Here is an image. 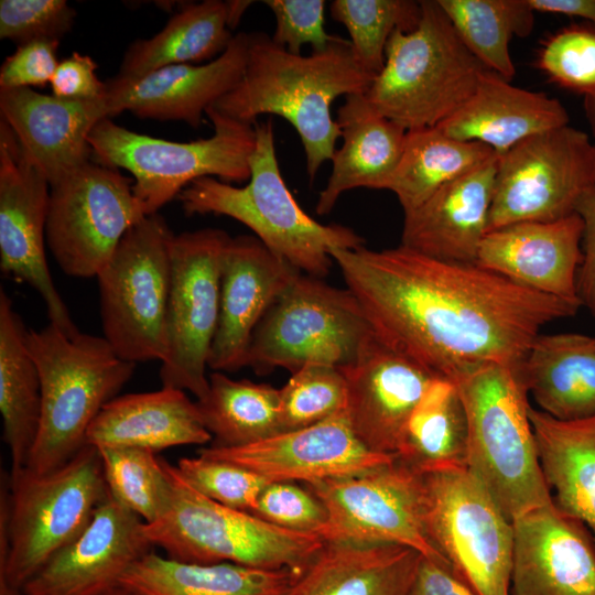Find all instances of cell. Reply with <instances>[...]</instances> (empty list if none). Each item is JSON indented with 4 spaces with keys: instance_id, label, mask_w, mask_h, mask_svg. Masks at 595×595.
<instances>
[{
    "instance_id": "17",
    "label": "cell",
    "mask_w": 595,
    "mask_h": 595,
    "mask_svg": "<svg viewBox=\"0 0 595 595\" xmlns=\"http://www.w3.org/2000/svg\"><path fill=\"white\" fill-rule=\"evenodd\" d=\"M50 184L0 119V268L43 299L50 323L79 333L51 275L45 257Z\"/></svg>"
},
{
    "instance_id": "53",
    "label": "cell",
    "mask_w": 595,
    "mask_h": 595,
    "mask_svg": "<svg viewBox=\"0 0 595 595\" xmlns=\"http://www.w3.org/2000/svg\"><path fill=\"white\" fill-rule=\"evenodd\" d=\"M227 3L228 28L234 30L239 24L246 10L253 3L246 0H230Z\"/></svg>"
},
{
    "instance_id": "47",
    "label": "cell",
    "mask_w": 595,
    "mask_h": 595,
    "mask_svg": "<svg viewBox=\"0 0 595 595\" xmlns=\"http://www.w3.org/2000/svg\"><path fill=\"white\" fill-rule=\"evenodd\" d=\"M263 3L275 19L272 41L290 53L301 54L304 44H310L313 52H321L340 39L325 30L324 0H264Z\"/></svg>"
},
{
    "instance_id": "42",
    "label": "cell",
    "mask_w": 595,
    "mask_h": 595,
    "mask_svg": "<svg viewBox=\"0 0 595 595\" xmlns=\"http://www.w3.org/2000/svg\"><path fill=\"white\" fill-rule=\"evenodd\" d=\"M280 392V432L320 423L347 408V382L340 368L309 364L292 372Z\"/></svg>"
},
{
    "instance_id": "43",
    "label": "cell",
    "mask_w": 595,
    "mask_h": 595,
    "mask_svg": "<svg viewBox=\"0 0 595 595\" xmlns=\"http://www.w3.org/2000/svg\"><path fill=\"white\" fill-rule=\"evenodd\" d=\"M536 65L550 80L586 96L595 91V26L572 24L541 43Z\"/></svg>"
},
{
    "instance_id": "30",
    "label": "cell",
    "mask_w": 595,
    "mask_h": 595,
    "mask_svg": "<svg viewBox=\"0 0 595 595\" xmlns=\"http://www.w3.org/2000/svg\"><path fill=\"white\" fill-rule=\"evenodd\" d=\"M421 556L399 544L325 542L285 595H408Z\"/></svg>"
},
{
    "instance_id": "14",
    "label": "cell",
    "mask_w": 595,
    "mask_h": 595,
    "mask_svg": "<svg viewBox=\"0 0 595 595\" xmlns=\"http://www.w3.org/2000/svg\"><path fill=\"white\" fill-rule=\"evenodd\" d=\"M305 486L326 510L325 542L399 544L450 565L428 534L422 474L400 459Z\"/></svg>"
},
{
    "instance_id": "15",
    "label": "cell",
    "mask_w": 595,
    "mask_h": 595,
    "mask_svg": "<svg viewBox=\"0 0 595 595\" xmlns=\"http://www.w3.org/2000/svg\"><path fill=\"white\" fill-rule=\"evenodd\" d=\"M230 237L217 228L174 235L166 313L167 354L161 363L162 387L192 392L209 389L206 375L220 295V262Z\"/></svg>"
},
{
    "instance_id": "49",
    "label": "cell",
    "mask_w": 595,
    "mask_h": 595,
    "mask_svg": "<svg viewBox=\"0 0 595 595\" xmlns=\"http://www.w3.org/2000/svg\"><path fill=\"white\" fill-rule=\"evenodd\" d=\"M89 55L73 52L60 61L50 82L52 95L65 100H93L105 96L106 86Z\"/></svg>"
},
{
    "instance_id": "50",
    "label": "cell",
    "mask_w": 595,
    "mask_h": 595,
    "mask_svg": "<svg viewBox=\"0 0 595 595\" xmlns=\"http://www.w3.org/2000/svg\"><path fill=\"white\" fill-rule=\"evenodd\" d=\"M575 213L583 220V258L576 277L581 305L595 316V185L578 198Z\"/></svg>"
},
{
    "instance_id": "37",
    "label": "cell",
    "mask_w": 595,
    "mask_h": 595,
    "mask_svg": "<svg viewBox=\"0 0 595 595\" xmlns=\"http://www.w3.org/2000/svg\"><path fill=\"white\" fill-rule=\"evenodd\" d=\"M498 154L489 147L452 138L437 127L407 131L400 163L388 191L403 213L410 212L448 182L486 164Z\"/></svg>"
},
{
    "instance_id": "19",
    "label": "cell",
    "mask_w": 595,
    "mask_h": 595,
    "mask_svg": "<svg viewBox=\"0 0 595 595\" xmlns=\"http://www.w3.org/2000/svg\"><path fill=\"white\" fill-rule=\"evenodd\" d=\"M145 522L108 491L85 529L23 586V595H105L152 543Z\"/></svg>"
},
{
    "instance_id": "28",
    "label": "cell",
    "mask_w": 595,
    "mask_h": 595,
    "mask_svg": "<svg viewBox=\"0 0 595 595\" xmlns=\"http://www.w3.org/2000/svg\"><path fill=\"white\" fill-rule=\"evenodd\" d=\"M336 121L343 144L335 151L326 186L318 194V215L331 213L347 191L388 190L405 143L407 130L377 112L365 94L346 96Z\"/></svg>"
},
{
    "instance_id": "52",
    "label": "cell",
    "mask_w": 595,
    "mask_h": 595,
    "mask_svg": "<svg viewBox=\"0 0 595 595\" xmlns=\"http://www.w3.org/2000/svg\"><path fill=\"white\" fill-rule=\"evenodd\" d=\"M534 12L582 18L595 26V0H528Z\"/></svg>"
},
{
    "instance_id": "55",
    "label": "cell",
    "mask_w": 595,
    "mask_h": 595,
    "mask_svg": "<svg viewBox=\"0 0 595 595\" xmlns=\"http://www.w3.org/2000/svg\"><path fill=\"white\" fill-rule=\"evenodd\" d=\"M105 595H144V594L120 584L119 586L115 587L113 589L106 593Z\"/></svg>"
},
{
    "instance_id": "26",
    "label": "cell",
    "mask_w": 595,
    "mask_h": 595,
    "mask_svg": "<svg viewBox=\"0 0 595 595\" xmlns=\"http://www.w3.org/2000/svg\"><path fill=\"white\" fill-rule=\"evenodd\" d=\"M498 155L403 213L401 246L448 262L476 263L488 232Z\"/></svg>"
},
{
    "instance_id": "38",
    "label": "cell",
    "mask_w": 595,
    "mask_h": 595,
    "mask_svg": "<svg viewBox=\"0 0 595 595\" xmlns=\"http://www.w3.org/2000/svg\"><path fill=\"white\" fill-rule=\"evenodd\" d=\"M206 396L196 401L213 446L237 447L280 433V392L269 383L209 375Z\"/></svg>"
},
{
    "instance_id": "27",
    "label": "cell",
    "mask_w": 595,
    "mask_h": 595,
    "mask_svg": "<svg viewBox=\"0 0 595 595\" xmlns=\"http://www.w3.org/2000/svg\"><path fill=\"white\" fill-rule=\"evenodd\" d=\"M566 125L569 115L559 99L513 86L485 69L469 99L437 128L501 155L529 137Z\"/></svg>"
},
{
    "instance_id": "10",
    "label": "cell",
    "mask_w": 595,
    "mask_h": 595,
    "mask_svg": "<svg viewBox=\"0 0 595 595\" xmlns=\"http://www.w3.org/2000/svg\"><path fill=\"white\" fill-rule=\"evenodd\" d=\"M377 335L355 295L299 272L257 325L247 366L257 372L309 364L346 368Z\"/></svg>"
},
{
    "instance_id": "23",
    "label": "cell",
    "mask_w": 595,
    "mask_h": 595,
    "mask_svg": "<svg viewBox=\"0 0 595 595\" xmlns=\"http://www.w3.org/2000/svg\"><path fill=\"white\" fill-rule=\"evenodd\" d=\"M340 369L355 434L370 451L397 456L407 422L436 376L378 336L357 363Z\"/></svg>"
},
{
    "instance_id": "40",
    "label": "cell",
    "mask_w": 595,
    "mask_h": 595,
    "mask_svg": "<svg viewBox=\"0 0 595 595\" xmlns=\"http://www.w3.org/2000/svg\"><path fill=\"white\" fill-rule=\"evenodd\" d=\"M329 11L347 29L359 65L377 76L383 68L390 36L397 30L410 32L416 28L421 4L412 0H334Z\"/></svg>"
},
{
    "instance_id": "3",
    "label": "cell",
    "mask_w": 595,
    "mask_h": 595,
    "mask_svg": "<svg viewBox=\"0 0 595 595\" xmlns=\"http://www.w3.org/2000/svg\"><path fill=\"white\" fill-rule=\"evenodd\" d=\"M255 130L248 183L238 187L215 177L197 178L177 196L183 212L234 218L292 267L323 279L334 262L333 248L357 249L365 240L349 227L324 225L306 214L282 176L272 120L256 122Z\"/></svg>"
},
{
    "instance_id": "41",
    "label": "cell",
    "mask_w": 595,
    "mask_h": 595,
    "mask_svg": "<svg viewBox=\"0 0 595 595\" xmlns=\"http://www.w3.org/2000/svg\"><path fill=\"white\" fill-rule=\"evenodd\" d=\"M109 494L145 523L158 519L167 506L171 485L164 459L139 447H99Z\"/></svg>"
},
{
    "instance_id": "6",
    "label": "cell",
    "mask_w": 595,
    "mask_h": 595,
    "mask_svg": "<svg viewBox=\"0 0 595 595\" xmlns=\"http://www.w3.org/2000/svg\"><path fill=\"white\" fill-rule=\"evenodd\" d=\"M410 32L390 36L385 65L365 96L407 131L437 127L473 95L487 69L462 42L437 0H422Z\"/></svg>"
},
{
    "instance_id": "7",
    "label": "cell",
    "mask_w": 595,
    "mask_h": 595,
    "mask_svg": "<svg viewBox=\"0 0 595 595\" xmlns=\"http://www.w3.org/2000/svg\"><path fill=\"white\" fill-rule=\"evenodd\" d=\"M171 485L167 506L144 530L169 559L196 564L234 563L299 573L325 541L315 533L292 531L251 512L220 505L192 488L164 461Z\"/></svg>"
},
{
    "instance_id": "45",
    "label": "cell",
    "mask_w": 595,
    "mask_h": 595,
    "mask_svg": "<svg viewBox=\"0 0 595 595\" xmlns=\"http://www.w3.org/2000/svg\"><path fill=\"white\" fill-rule=\"evenodd\" d=\"M65 0H1L0 37L18 46L33 41H61L76 19Z\"/></svg>"
},
{
    "instance_id": "11",
    "label": "cell",
    "mask_w": 595,
    "mask_h": 595,
    "mask_svg": "<svg viewBox=\"0 0 595 595\" xmlns=\"http://www.w3.org/2000/svg\"><path fill=\"white\" fill-rule=\"evenodd\" d=\"M174 234L158 213L122 237L96 275L104 337L130 363L164 360L170 292V246Z\"/></svg>"
},
{
    "instance_id": "39",
    "label": "cell",
    "mask_w": 595,
    "mask_h": 595,
    "mask_svg": "<svg viewBox=\"0 0 595 595\" xmlns=\"http://www.w3.org/2000/svg\"><path fill=\"white\" fill-rule=\"evenodd\" d=\"M462 42L489 71L511 82L509 44L529 35L534 10L528 0H437Z\"/></svg>"
},
{
    "instance_id": "32",
    "label": "cell",
    "mask_w": 595,
    "mask_h": 595,
    "mask_svg": "<svg viewBox=\"0 0 595 595\" xmlns=\"http://www.w3.org/2000/svg\"><path fill=\"white\" fill-rule=\"evenodd\" d=\"M529 416L553 501L595 538V415L563 421L530 405Z\"/></svg>"
},
{
    "instance_id": "48",
    "label": "cell",
    "mask_w": 595,
    "mask_h": 595,
    "mask_svg": "<svg viewBox=\"0 0 595 595\" xmlns=\"http://www.w3.org/2000/svg\"><path fill=\"white\" fill-rule=\"evenodd\" d=\"M60 41H33L9 55L0 67V89L31 88L50 83L56 67Z\"/></svg>"
},
{
    "instance_id": "35",
    "label": "cell",
    "mask_w": 595,
    "mask_h": 595,
    "mask_svg": "<svg viewBox=\"0 0 595 595\" xmlns=\"http://www.w3.org/2000/svg\"><path fill=\"white\" fill-rule=\"evenodd\" d=\"M227 22L226 1L187 2L160 32L127 47L115 77L134 79L169 65L210 62L235 35Z\"/></svg>"
},
{
    "instance_id": "34",
    "label": "cell",
    "mask_w": 595,
    "mask_h": 595,
    "mask_svg": "<svg viewBox=\"0 0 595 595\" xmlns=\"http://www.w3.org/2000/svg\"><path fill=\"white\" fill-rule=\"evenodd\" d=\"M293 577L290 570L184 563L151 551L125 573L120 584L144 595H285Z\"/></svg>"
},
{
    "instance_id": "1",
    "label": "cell",
    "mask_w": 595,
    "mask_h": 595,
    "mask_svg": "<svg viewBox=\"0 0 595 595\" xmlns=\"http://www.w3.org/2000/svg\"><path fill=\"white\" fill-rule=\"evenodd\" d=\"M331 257L378 338L448 380L491 363L519 367L544 325L581 307L401 245L333 248Z\"/></svg>"
},
{
    "instance_id": "44",
    "label": "cell",
    "mask_w": 595,
    "mask_h": 595,
    "mask_svg": "<svg viewBox=\"0 0 595 595\" xmlns=\"http://www.w3.org/2000/svg\"><path fill=\"white\" fill-rule=\"evenodd\" d=\"M182 478L203 496L226 507L252 512L269 484L262 476L237 464L206 457H183L175 466Z\"/></svg>"
},
{
    "instance_id": "9",
    "label": "cell",
    "mask_w": 595,
    "mask_h": 595,
    "mask_svg": "<svg viewBox=\"0 0 595 595\" xmlns=\"http://www.w3.org/2000/svg\"><path fill=\"white\" fill-rule=\"evenodd\" d=\"M206 116L213 123V134L191 142L141 134L105 118L88 139L91 159L132 174L133 193L147 216L177 198L197 178L209 176L230 184L248 181L255 125L229 118L213 106Z\"/></svg>"
},
{
    "instance_id": "2",
    "label": "cell",
    "mask_w": 595,
    "mask_h": 595,
    "mask_svg": "<svg viewBox=\"0 0 595 595\" xmlns=\"http://www.w3.org/2000/svg\"><path fill=\"white\" fill-rule=\"evenodd\" d=\"M376 76L357 62L349 40L326 50L293 54L262 31L248 33L244 75L213 107L240 122L255 125L261 115H275L298 132L311 182L333 159L340 137L331 107L340 96L365 94Z\"/></svg>"
},
{
    "instance_id": "31",
    "label": "cell",
    "mask_w": 595,
    "mask_h": 595,
    "mask_svg": "<svg viewBox=\"0 0 595 595\" xmlns=\"http://www.w3.org/2000/svg\"><path fill=\"white\" fill-rule=\"evenodd\" d=\"M539 410L573 421L595 415V337L580 333L541 335L518 367Z\"/></svg>"
},
{
    "instance_id": "25",
    "label": "cell",
    "mask_w": 595,
    "mask_h": 595,
    "mask_svg": "<svg viewBox=\"0 0 595 595\" xmlns=\"http://www.w3.org/2000/svg\"><path fill=\"white\" fill-rule=\"evenodd\" d=\"M0 115L50 186L91 161L89 136L111 118L106 96L65 100L32 88L0 89Z\"/></svg>"
},
{
    "instance_id": "13",
    "label": "cell",
    "mask_w": 595,
    "mask_h": 595,
    "mask_svg": "<svg viewBox=\"0 0 595 595\" xmlns=\"http://www.w3.org/2000/svg\"><path fill=\"white\" fill-rule=\"evenodd\" d=\"M593 185L595 144L587 133L566 125L529 137L498 155L488 231L569 216Z\"/></svg>"
},
{
    "instance_id": "18",
    "label": "cell",
    "mask_w": 595,
    "mask_h": 595,
    "mask_svg": "<svg viewBox=\"0 0 595 595\" xmlns=\"http://www.w3.org/2000/svg\"><path fill=\"white\" fill-rule=\"evenodd\" d=\"M197 454L227 461L272 482L315 484L361 474L397 456L370 451L355 434L347 410L310 426L237 447L208 446Z\"/></svg>"
},
{
    "instance_id": "33",
    "label": "cell",
    "mask_w": 595,
    "mask_h": 595,
    "mask_svg": "<svg viewBox=\"0 0 595 595\" xmlns=\"http://www.w3.org/2000/svg\"><path fill=\"white\" fill-rule=\"evenodd\" d=\"M28 329L0 290V412L11 472L26 467L41 418V380L29 350Z\"/></svg>"
},
{
    "instance_id": "22",
    "label": "cell",
    "mask_w": 595,
    "mask_h": 595,
    "mask_svg": "<svg viewBox=\"0 0 595 595\" xmlns=\"http://www.w3.org/2000/svg\"><path fill=\"white\" fill-rule=\"evenodd\" d=\"M248 33L238 32L215 60L201 65L175 64L134 79L105 80L111 118L128 110L143 119L183 121L201 127L203 115L241 79Z\"/></svg>"
},
{
    "instance_id": "4",
    "label": "cell",
    "mask_w": 595,
    "mask_h": 595,
    "mask_svg": "<svg viewBox=\"0 0 595 595\" xmlns=\"http://www.w3.org/2000/svg\"><path fill=\"white\" fill-rule=\"evenodd\" d=\"M452 381L467 416V469L505 516L513 521L551 502L518 367L486 364Z\"/></svg>"
},
{
    "instance_id": "36",
    "label": "cell",
    "mask_w": 595,
    "mask_h": 595,
    "mask_svg": "<svg viewBox=\"0 0 595 595\" xmlns=\"http://www.w3.org/2000/svg\"><path fill=\"white\" fill-rule=\"evenodd\" d=\"M468 426L452 380L436 377L412 411L397 458L419 473L467 468Z\"/></svg>"
},
{
    "instance_id": "24",
    "label": "cell",
    "mask_w": 595,
    "mask_h": 595,
    "mask_svg": "<svg viewBox=\"0 0 595 595\" xmlns=\"http://www.w3.org/2000/svg\"><path fill=\"white\" fill-rule=\"evenodd\" d=\"M583 230L576 213L552 221L495 228L484 237L476 264L533 291L581 305L576 277L583 258Z\"/></svg>"
},
{
    "instance_id": "5",
    "label": "cell",
    "mask_w": 595,
    "mask_h": 595,
    "mask_svg": "<svg viewBox=\"0 0 595 595\" xmlns=\"http://www.w3.org/2000/svg\"><path fill=\"white\" fill-rule=\"evenodd\" d=\"M41 380V418L26 468L54 470L86 445L98 413L131 378L136 364L119 357L105 337L68 336L48 323L28 329Z\"/></svg>"
},
{
    "instance_id": "8",
    "label": "cell",
    "mask_w": 595,
    "mask_h": 595,
    "mask_svg": "<svg viewBox=\"0 0 595 595\" xmlns=\"http://www.w3.org/2000/svg\"><path fill=\"white\" fill-rule=\"evenodd\" d=\"M107 494L99 451L88 444L48 473L10 472L0 595H23L25 583L85 529Z\"/></svg>"
},
{
    "instance_id": "16",
    "label": "cell",
    "mask_w": 595,
    "mask_h": 595,
    "mask_svg": "<svg viewBox=\"0 0 595 595\" xmlns=\"http://www.w3.org/2000/svg\"><path fill=\"white\" fill-rule=\"evenodd\" d=\"M132 184L119 170L90 161L50 186L45 238L64 273L96 277L147 216Z\"/></svg>"
},
{
    "instance_id": "29",
    "label": "cell",
    "mask_w": 595,
    "mask_h": 595,
    "mask_svg": "<svg viewBox=\"0 0 595 595\" xmlns=\"http://www.w3.org/2000/svg\"><path fill=\"white\" fill-rule=\"evenodd\" d=\"M213 440L196 402L184 390L162 387L110 400L90 424L86 444L139 447L153 452Z\"/></svg>"
},
{
    "instance_id": "12",
    "label": "cell",
    "mask_w": 595,
    "mask_h": 595,
    "mask_svg": "<svg viewBox=\"0 0 595 595\" xmlns=\"http://www.w3.org/2000/svg\"><path fill=\"white\" fill-rule=\"evenodd\" d=\"M421 474L433 545L478 595H511L512 521L467 468Z\"/></svg>"
},
{
    "instance_id": "21",
    "label": "cell",
    "mask_w": 595,
    "mask_h": 595,
    "mask_svg": "<svg viewBox=\"0 0 595 595\" xmlns=\"http://www.w3.org/2000/svg\"><path fill=\"white\" fill-rule=\"evenodd\" d=\"M513 523L511 595H595V538L552 500Z\"/></svg>"
},
{
    "instance_id": "46",
    "label": "cell",
    "mask_w": 595,
    "mask_h": 595,
    "mask_svg": "<svg viewBox=\"0 0 595 595\" xmlns=\"http://www.w3.org/2000/svg\"><path fill=\"white\" fill-rule=\"evenodd\" d=\"M251 513L283 529L318 536L327 519L321 500L295 482L269 483Z\"/></svg>"
},
{
    "instance_id": "51",
    "label": "cell",
    "mask_w": 595,
    "mask_h": 595,
    "mask_svg": "<svg viewBox=\"0 0 595 595\" xmlns=\"http://www.w3.org/2000/svg\"><path fill=\"white\" fill-rule=\"evenodd\" d=\"M408 595H478L454 570L421 556Z\"/></svg>"
},
{
    "instance_id": "54",
    "label": "cell",
    "mask_w": 595,
    "mask_h": 595,
    "mask_svg": "<svg viewBox=\"0 0 595 595\" xmlns=\"http://www.w3.org/2000/svg\"><path fill=\"white\" fill-rule=\"evenodd\" d=\"M585 109L589 125L595 134V91L585 97Z\"/></svg>"
},
{
    "instance_id": "20",
    "label": "cell",
    "mask_w": 595,
    "mask_h": 595,
    "mask_svg": "<svg viewBox=\"0 0 595 595\" xmlns=\"http://www.w3.org/2000/svg\"><path fill=\"white\" fill-rule=\"evenodd\" d=\"M299 272L256 236L230 237L221 256L219 315L208 368L231 372L247 367L257 325Z\"/></svg>"
}]
</instances>
